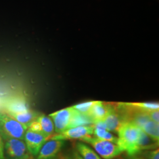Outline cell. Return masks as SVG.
<instances>
[{"mask_svg": "<svg viewBox=\"0 0 159 159\" xmlns=\"http://www.w3.org/2000/svg\"><path fill=\"white\" fill-rule=\"evenodd\" d=\"M141 130V129L134 124L125 122L117 133L119 137L117 144L129 156L138 154L137 144Z\"/></svg>", "mask_w": 159, "mask_h": 159, "instance_id": "1", "label": "cell"}, {"mask_svg": "<svg viewBox=\"0 0 159 159\" xmlns=\"http://www.w3.org/2000/svg\"><path fill=\"white\" fill-rule=\"evenodd\" d=\"M81 141L91 146L97 153L103 159H114L123 152L117 144L100 139L96 137H86Z\"/></svg>", "mask_w": 159, "mask_h": 159, "instance_id": "2", "label": "cell"}, {"mask_svg": "<svg viewBox=\"0 0 159 159\" xmlns=\"http://www.w3.org/2000/svg\"><path fill=\"white\" fill-rule=\"evenodd\" d=\"M28 128L6 112L0 111V134L2 138L11 137L24 140Z\"/></svg>", "mask_w": 159, "mask_h": 159, "instance_id": "3", "label": "cell"}, {"mask_svg": "<svg viewBox=\"0 0 159 159\" xmlns=\"http://www.w3.org/2000/svg\"><path fill=\"white\" fill-rule=\"evenodd\" d=\"M4 142V153L10 159H30L29 153L24 140L11 137L2 138Z\"/></svg>", "mask_w": 159, "mask_h": 159, "instance_id": "4", "label": "cell"}, {"mask_svg": "<svg viewBox=\"0 0 159 159\" xmlns=\"http://www.w3.org/2000/svg\"><path fill=\"white\" fill-rule=\"evenodd\" d=\"M94 129V125H81L70 128L60 133H54L50 139L67 140H80L83 138L93 135Z\"/></svg>", "mask_w": 159, "mask_h": 159, "instance_id": "5", "label": "cell"}, {"mask_svg": "<svg viewBox=\"0 0 159 159\" xmlns=\"http://www.w3.org/2000/svg\"><path fill=\"white\" fill-rule=\"evenodd\" d=\"M74 113V108L71 107L60 110L49 115L54 123L55 133H60L68 129Z\"/></svg>", "mask_w": 159, "mask_h": 159, "instance_id": "6", "label": "cell"}, {"mask_svg": "<svg viewBox=\"0 0 159 159\" xmlns=\"http://www.w3.org/2000/svg\"><path fill=\"white\" fill-rule=\"evenodd\" d=\"M50 138L39 133L27 129L24 140L26 144L29 153L33 156H37L43 145L49 140Z\"/></svg>", "mask_w": 159, "mask_h": 159, "instance_id": "7", "label": "cell"}, {"mask_svg": "<svg viewBox=\"0 0 159 159\" xmlns=\"http://www.w3.org/2000/svg\"><path fill=\"white\" fill-rule=\"evenodd\" d=\"M28 129L41 133L50 139L55 133L52 120L49 116H47L44 114L39 116L30 125Z\"/></svg>", "mask_w": 159, "mask_h": 159, "instance_id": "8", "label": "cell"}, {"mask_svg": "<svg viewBox=\"0 0 159 159\" xmlns=\"http://www.w3.org/2000/svg\"><path fill=\"white\" fill-rule=\"evenodd\" d=\"M65 141L49 139L41 148L36 159H56L60 153Z\"/></svg>", "mask_w": 159, "mask_h": 159, "instance_id": "9", "label": "cell"}, {"mask_svg": "<svg viewBox=\"0 0 159 159\" xmlns=\"http://www.w3.org/2000/svg\"><path fill=\"white\" fill-rule=\"evenodd\" d=\"M103 120L106 123L107 130L117 134L122 125L125 123L114 104H110V110Z\"/></svg>", "mask_w": 159, "mask_h": 159, "instance_id": "10", "label": "cell"}, {"mask_svg": "<svg viewBox=\"0 0 159 159\" xmlns=\"http://www.w3.org/2000/svg\"><path fill=\"white\" fill-rule=\"evenodd\" d=\"M4 108L8 114L18 113L29 110L28 105L23 97H12L4 103Z\"/></svg>", "mask_w": 159, "mask_h": 159, "instance_id": "11", "label": "cell"}, {"mask_svg": "<svg viewBox=\"0 0 159 159\" xmlns=\"http://www.w3.org/2000/svg\"><path fill=\"white\" fill-rule=\"evenodd\" d=\"M110 108V103H105L102 102H94L87 115L94 124L97 121L103 120L108 113Z\"/></svg>", "mask_w": 159, "mask_h": 159, "instance_id": "12", "label": "cell"}, {"mask_svg": "<svg viewBox=\"0 0 159 159\" xmlns=\"http://www.w3.org/2000/svg\"><path fill=\"white\" fill-rule=\"evenodd\" d=\"M159 142L154 140L144 131L141 130L137 144V150L138 154L143 150H150L157 148L159 147Z\"/></svg>", "mask_w": 159, "mask_h": 159, "instance_id": "13", "label": "cell"}, {"mask_svg": "<svg viewBox=\"0 0 159 159\" xmlns=\"http://www.w3.org/2000/svg\"><path fill=\"white\" fill-rule=\"evenodd\" d=\"M75 149L83 159H102L94 150L83 142L76 143Z\"/></svg>", "mask_w": 159, "mask_h": 159, "instance_id": "14", "label": "cell"}, {"mask_svg": "<svg viewBox=\"0 0 159 159\" xmlns=\"http://www.w3.org/2000/svg\"><path fill=\"white\" fill-rule=\"evenodd\" d=\"M8 114L12 116L14 119L17 120L19 123L26 126L27 128L29 127L30 125L39 116L38 114L30 110L25 112H23V113H10Z\"/></svg>", "mask_w": 159, "mask_h": 159, "instance_id": "15", "label": "cell"}, {"mask_svg": "<svg viewBox=\"0 0 159 159\" xmlns=\"http://www.w3.org/2000/svg\"><path fill=\"white\" fill-rule=\"evenodd\" d=\"M93 125V121L87 114H81L74 110V113L71 121L69 128L78 127L81 125Z\"/></svg>", "mask_w": 159, "mask_h": 159, "instance_id": "16", "label": "cell"}, {"mask_svg": "<svg viewBox=\"0 0 159 159\" xmlns=\"http://www.w3.org/2000/svg\"><path fill=\"white\" fill-rule=\"evenodd\" d=\"M141 130L154 140L159 142V125L152 120H150L143 126Z\"/></svg>", "mask_w": 159, "mask_h": 159, "instance_id": "17", "label": "cell"}, {"mask_svg": "<svg viewBox=\"0 0 159 159\" xmlns=\"http://www.w3.org/2000/svg\"><path fill=\"white\" fill-rule=\"evenodd\" d=\"M93 134L94 135V136L100 139L104 140H107L109 142L114 143L115 144L117 143L118 137L115 136L110 131L107 130V129L94 127V131H93Z\"/></svg>", "mask_w": 159, "mask_h": 159, "instance_id": "18", "label": "cell"}, {"mask_svg": "<svg viewBox=\"0 0 159 159\" xmlns=\"http://www.w3.org/2000/svg\"><path fill=\"white\" fill-rule=\"evenodd\" d=\"M132 104L137 107L146 111H150L154 110H159V104L158 102H134Z\"/></svg>", "mask_w": 159, "mask_h": 159, "instance_id": "19", "label": "cell"}, {"mask_svg": "<svg viewBox=\"0 0 159 159\" xmlns=\"http://www.w3.org/2000/svg\"><path fill=\"white\" fill-rule=\"evenodd\" d=\"M94 102H87L76 104L72 107L80 113L87 114Z\"/></svg>", "mask_w": 159, "mask_h": 159, "instance_id": "20", "label": "cell"}, {"mask_svg": "<svg viewBox=\"0 0 159 159\" xmlns=\"http://www.w3.org/2000/svg\"><path fill=\"white\" fill-rule=\"evenodd\" d=\"M142 156L146 159H159V148H156L150 150H146Z\"/></svg>", "mask_w": 159, "mask_h": 159, "instance_id": "21", "label": "cell"}, {"mask_svg": "<svg viewBox=\"0 0 159 159\" xmlns=\"http://www.w3.org/2000/svg\"><path fill=\"white\" fill-rule=\"evenodd\" d=\"M148 116L150 119L154 122L159 123V110H154L148 111Z\"/></svg>", "mask_w": 159, "mask_h": 159, "instance_id": "22", "label": "cell"}, {"mask_svg": "<svg viewBox=\"0 0 159 159\" xmlns=\"http://www.w3.org/2000/svg\"><path fill=\"white\" fill-rule=\"evenodd\" d=\"M0 159H5L4 142L1 134H0Z\"/></svg>", "mask_w": 159, "mask_h": 159, "instance_id": "23", "label": "cell"}, {"mask_svg": "<svg viewBox=\"0 0 159 159\" xmlns=\"http://www.w3.org/2000/svg\"><path fill=\"white\" fill-rule=\"evenodd\" d=\"M56 159H73L72 154H64V155H58Z\"/></svg>", "mask_w": 159, "mask_h": 159, "instance_id": "24", "label": "cell"}, {"mask_svg": "<svg viewBox=\"0 0 159 159\" xmlns=\"http://www.w3.org/2000/svg\"><path fill=\"white\" fill-rule=\"evenodd\" d=\"M72 157L73 159H83L75 149L73 150V153L72 154Z\"/></svg>", "mask_w": 159, "mask_h": 159, "instance_id": "25", "label": "cell"}, {"mask_svg": "<svg viewBox=\"0 0 159 159\" xmlns=\"http://www.w3.org/2000/svg\"><path fill=\"white\" fill-rule=\"evenodd\" d=\"M146 159L142 155H139L136 154V155H134L132 156H130V159Z\"/></svg>", "mask_w": 159, "mask_h": 159, "instance_id": "26", "label": "cell"}]
</instances>
